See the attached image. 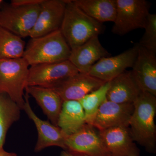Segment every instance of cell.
Here are the masks:
<instances>
[{"mask_svg": "<svg viewBox=\"0 0 156 156\" xmlns=\"http://www.w3.org/2000/svg\"><path fill=\"white\" fill-rule=\"evenodd\" d=\"M129 124L132 139L150 153L156 152V96L141 92L133 103Z\"/></svg>", "mask_w": 156, "mask_h": 156, "instance_id": "6da1fadb", "label": "cell"}, {"mask_svg": "<svg viewBox=\"0 0 156 156\" xmlns=\"http://www.w3.org/2000/svg\"><path fill=\"white\" fill-rule=\"evenodd\" d=\"M116 15L112 31L122 36L136 29L144 28L150 13V2L145 0H116Z\"/></svg>", "mask_w": 156, "mask_h": 156, "instance_id": "5b68a950", "label": "cell"}, {"mask_svg": "<svg viewBox=\"0 0 156 156\" xmlns=\"http://www.w3.org/2000/svg\"><path fill=\"white\" fill-rule=\"evenodd\" d=\"M60 156H88L83 154L73 152L68 150H64L61 152Z\"/></svg>", "mask_w": 156, "mask_h": 156, "instance_id": "484cf974", "label": "cell"}, {"mask_svg": "<svg viewBox=\"0 0 156 156\" xmlns=\"http://www.w3.org/2000/svg\"><path fill=\"white\" fill-rule=\"evenodd\" d=\"M111 56V54L101 44L98 36H95L83 44L72 50L69 60L79 72L88 74L98 61Z\"/></svg>", "mask_w": 156, "mask_h": 156, "instance_id": "2e32d148", "label": "cell"}, {"mask_svg": "<svg viewBox=\"0 0 156 156\" xmlns=\"http://www.w3.org/2000/svg\"><path fill=\"white\" fill-rule=\"evenodd\" d=\"M71 50L83 44L104 30L103 23L87 15L73 2L66 0L64 17L60 29Z\"/></svg>", "mask_w": 156, "mask_h": 156, "instance_id": "7a4b0ae2", "label": "cell"}, {"mask_svg": "<svg viewBox=\"0 0 156 156\" xmlns=\"http://www.w3.org/2000/svg\"><path fill=\"white\" fill-rule=\"evenodd\" d=\"M41 9L29 37H37L61 27L64 17L66 0H43Z\"/></svg>", "mask_w": 156, "mask_h": 156, "instance_id": "4fadbf2b", "label": "cell"}, {"mask_svg": "<svg viewBox=\"0 0 156 156\" xmlns=\"http://www.w3.org/2000/svg\"><path fill=\"white\" fill-rule=\"evenodd\" d=\"M25 47L22 38L0 26V60L21 58Z\"/></svg>", "mask_w": 156, "mask_h": 156, "instance_id": "7402d4cb", "label": "cell"}, {"mask_svg": "<svg viewBox=\"0 0 156 156\" xmlns=\"http://www.w3.org/2000/svg\"><path fill=\"white\" fill-rule=\"evenodd\" d=\"M25 91L36 101L50 123L57 126L58 116L63 101L60 96L50 88L27 87Z\"/></svg>", "mask_w": 156, "mask_h": 156, "instance_id": "ac0fdd59", "label": "cell"}, {"mask_svg": "<svg viewBox=\"0 0 156 156\" xmlns=\"http://www.w3.org/2000/svg\"><path fill=\"white\" fill-rule=\"evenodd\" d=\"M0 156H17V154L15 153L6 151L2 147H0Z\"/></svg>", "mask_w": 156, "mask_h": 156, "instance_id": "4316f807", "label": "cell"}, {"mask_svg": "<svg viewBox=\"0 0 156 156\" xmlns=\"http://www.w3.org/2000/svg\"><path fill=\"white\" fill-rule=\"evenodd\" d=\"M105 83L89 74L79 73L52 89L60 96L63 101H79Z\"/></svg>", "mask_w": 156, "mask_h": 156, "instance_id": "5bb4252c", "label": "cell"}, {"mask_svg": "<svg viewBox=\"0 0 156 156\" xmlns=\"http://www.w3.org/2000/svg\"><path fill=\"white\" fill-rule=\"evenodd\" d=\"M66 150L88 156H111L101 137L99 131L86 124L80 130L68 136L65 142Z\"/></svg>", "mask_w": 156, "mask_h": 156, "instance_id": "ba28073f", "label": "cell"}, {"mask_svg": "<svg viewBox=\"0 0 156 156\" xmlns=\"http://www.w3.org/2000/svg\"><path fill=\"white\" fill-rule=\"evenodd\" d=\"M43 0H12L10 5L12 6H28L38 5L43 2Z\"/></svg>", "mask_w": 156, "mask_h": 156, "instance_id": "d4e9b609", "label": "cell"}, {"mask_svg": "<svg viewBox=\"0 0 156 156\" xmlns=\"http://www.w3.org/2000/svg\"><path fill=\"white\" fill-rule=\"evenodd\" d=\"M110 86V82H107L100 88L90 92L79 101L85 113L87 124L92 125L98 108L107 99V93Z\"/></svg>", "mask_w": 156, "mask_h": 156, "instance_id": "603a6c76", "label": "cell"}, {"mask_svg": "<svg viewBox=\"0 0 156 156\" xmlns=\"http://www.w3.org/2000/svg\"><path fill=\"white\" fill-rule=\"evenodd\" d=\"M99 131L111 156H140V150L132 139L129 128L115 127Z\"/></svg>", "mask_w": 156, "mask_h": 156, "instance_id": "9a60e30c", "label": "cell"}, {"mask_svg": "<svg viewBox=\"0 0 156 156\" xmlns=\"http://www.w3.org/2000/svg\"><path fill=\"white\" fill-rule=\"evenodd\" d=\"M133 103L119 104L106 100L100 105L92 126L99 131L115 127L129 128Z\"/></svg>", "mask_w": 156, "mask_h": 156, "instance_id": "7c38bea8", "label": "cell"}, {"mask_svg": "<svg viewBox=\"0 0 156 156\" xmlns=\"http://www.w3.org/2000/svg\"><path fill=\"white\" fill-rule=\"evenodd\" d=\"M80 73L69 61L30 66L26 87L52 89L68 78Z\"/></svg>", "mask_w": 156, "mask_h": 156, "instance_id": "52a82bcc", "label": "cell"}, {"mask_svg": "<svg viewBox=\"0 0 156 156\" xmlns=\"http://www.w3.org/2000/svg\"><path fill=\"white\" fill-rule=\"evenodd\" d=\"M138 48L136 44L117 56L101 58L92 66L88 74L106 83L112 81L128 68L133 67Z\"/></svg>", "mask_w": 156, "mask_h": 156, "instance_id": "9c48e42d", "label": "cell"}, {"mask_svg": "<svg viewBox=\"0 0 156 156\" xmlns=\"http://www.w3.org/2000/svg\"><path fill=\"white\" fill-rule=\"evenodd\" d=\"M40 5L4 6L0 11V26L21 38L29 37L38 16Z\"/></svg>", "mask_w": 156, "mask_h": 156, "instance_id": "8992f818", "label": "cell"}, {"mask_svg": "<svg viewBox=\"0 0 156 156\" xmlns=\"http://www.w3.org/2000/svg\"><path fill=\"white\" fill-rule=\"evenodd\" d=\"M138 45L131 75L141 92L156 96V53Z\"/></svg>", "mask_w": 156, "mask_h": 156, "instance_id": "8fae6325", "label": "cell"}, {"mask_svg": "<svg viewBox=\"0 0 156 156\" xmlns=\"http://www.w3.org/2000/svg\"><path fill=\"white\" fill-rule=\"evenodd\" d=\"M87 124L85 113L79 101H64L57 126L67 136L77 132Z\"/></svg>", "mask_w": 156, "mask_h": 156, "instance_id": "d6986e66", "label": "cell"}, {"mask_svg": "<svg viewBox=\"0 0 156 156\" xmlns=\"http://www.w3.org/2000/svg\"><path fill=\"white\" fill-rule=\"evenodd\" d=\"M107 100L119 104L134 103L140 91L131 75V72L125 71L110 81Z\"/></svg>", "mask_w": 156, "mask_h": 156, "instance_id": "e0dca14e", "label": "cell"}, {"mask_svg": "<svg viewBox=\"0 0 156 156\" xmlns=\"http://www.w3.org/2000/svg\"><path fill=\"white\" fill-rule=\"evenodd\" d=\"M145 32L138 44L156 53V14H150L145 27Z\"/></svg>", "mask_w": 156, "mask_h": 156, "instance_id": "cb8c5ba5", "label": "cell"}, {"mask_svg": "<svg viewBox=\"0 0 156 156\" xmlns=\"http://www.w3.org/2000/svg\"><path fill=\"white\" fill-rule=\"evenodd\" d=\"M29 95L26 92L23 110L29 118L34 123L38 133V139L34 151L39 152L49 147L56 146L66 150L65 142L67 135L60 128L54 126L49 121L41 119L31 107Z\"/></svg>", "mask_w": 156, "mask_h": 156, "instance_id": "30bf717a", "label": "cell"}, {"mask_svg": "<svg viewBox=\"0 0 156 156\" xmlns=\"http://www.w3.org/2000/svg\"><path fill=\"white\" fill-rule=\"evenodd\" d=\"M21 110L8 94L0 92V147L5 144L9 128L19 120Z\"/></svg>", "mask_w": 156, "mask_h": 156, "instance_id": "44dd1931", "label": "cell"}, {"mask_svg": "<svg viewBox=\"0 0 156 156\" xmlns=\"http://www.w3.org/2000/svg\"><path fill=\"white\" fill-rule=\"evenodd\" d=\"M73 2L84 13L98 22L115 21L116 0H73Z\"/></svg>", "mask_w": 156, "mask_h": 156, "instance_id": "ffe728a7", "label": "cell"}, {"mask_svg": "<svg viewBox=\"0 0 156 156\" xmlns=\"http://www.w3.org/2000/svg\"><path fill=\"white\" fill-rule=\"evenodd\" d=\"M71 51L59 29L43 36L30 38L22 57L30 66L69 60Z\"/></svg>", "mask_w": 156, "mask_h": 156, "instance_id": "3957f363", "label": "cell"}, {"mask_svg": "<svg viewBox=\"0 0 156 156\" xmlns=\"http://www.w3.org/2000/svg\"><path fill=\"white\" fill-rule=\"evenodd\" d=\"M3 2H4V1H2V0H0V8H1V6H2ZM0 11H1V9H0Z\"/></svg>", "mask_w": 156, "mask_h": 156, "instance_id": "83f0119b", "label": "cell"}, {"mask_svg": "<svg viewBox=\"0 0 156 156\" xmlns=\"http://www.w3.org/2000/svg\"><path fill=\"white\" fill-rule=\"evenodd\" d=\"M29 67L23 57L0 60V92L8 94L21 110Z\"/></svg>", "mask_w": 156, "mask_h": 156, "instance_id": "277c9868", "label": "cell"}]
</instances>
